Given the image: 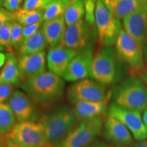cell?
<instances>
[{"label":"cell","mask_w":147,"mask_h":147,"mask_svg":"<svg viewBox=\"0 0 147 147\" xmlns=\"http://www.w3.org/2000/svg\"><path fill=\"white\" fill-rule=\"evenodd\" d=\"M5 59H6V55L4 53L0 52V68L4 65Z\"/></svg>","instance_id":"cell-37"},{"label":"cell","mask_w":147,"mask_h":147,"mask_svg":"<svg viewBox=\"0 0 147 147\" xmlns=\"http://www.w3.org/2000/svg\"><path fill=\"white\" fill-rule=\"evenodd\" d=\"M93 56V45L78 51L69 64L63 78L66 81L76 82L91 77Z\"/></svg>","instance_id":"cell-12"},{"label":"cell","mask_w":147,"mask_h":147,"mask_svg":"<svg viewBox=\"0 0 147 147\" xmlns=\"http://www.w3.org/2000/svg\"><path fill=\"white\" fill-rule=\"evenodd\" d=\"M86 147H108V146L106 143L103 142L102 141L95 140Z\"/></svg>","instance_id":"cell-36"},{"label":"cell","mask_w":147,"mask_h":147,"mask_svg":"<svg viewBox=\"0 0 147 147\" xmlns=\"http://www.w3.org/2000/svg\"><path fill=\"white\" fill-rule=\"evenodd\" d=\"M8 104L13 111L18 123L36 121L38 113L35 102L24 92L20 90L14 91Z\"/></svg>","instance_id":"cell-14"},{"label":"cell","mask_w":147,"mask_h":147,"mask_svg":"<svg viewBox=\"0 0 147 147\" xmlns=\"http://www.w3.org/2000/svg\"><path fill=\"white\" fill-rule=\"evenodd\" d=\"M13 22H9L0 27V45H1L8 53L12 51L11 34Z\"/></svg>","instance_id":"cell-27"},{"label":"cell","mask_w":147,"mask_h":147,"mask_svg":"<svg viewBox=\"0 0 147 147\" xmlns=\"http://www.w3.org/2000/svg\"><path fill=\"white\" fill-rule=\"evenodd\" d=\"M43 24V21H40L38 23L33 24V25H27V26H23V39H22V43L32 37L36 34L39 29L41 28Z\"/></svg>","instance_id":"cell-31"},{"label":"cell","mask_w":147,"mask_h":147,"mask_svg":"<svg viewBox=\"0 0 147 147\" xmlns=\"http://www.w3.org/2000/svg\"><path fill=\"white\" fill-rule=\"evenodd\" d=\"M117 54L115 49L104 47L93 56L91 78L104 85L115 81L118 75Z\"/></svg>","instance_id":"cell-8"},{"label":"cell","mask_w":147,"mask_h":147,"mask_svg":"<svg viewBox=\"0 0 147 147\" xmlns=\"http://www.w3.org/2000/svg\"><path fill=\"white\" fill-rule=\"evenodd\" d=\"M76 122L72 107L67 104L56 106L39 121L51 147L63 140L76 127Z\"/></svg>","instance_id":"cell-2"},{"label":"cell","mask_w":147,"mask_h":147,"mask_svg":"<svg viewBox=\"0 0 147 147\" xmlns=\"http://www.w3.org/2000/svg\"><path fill=\"white\" fill-rule=\"evenodd\" d=\"M44 11L29 10L21 8L14 13L15 21L23 26L33 25L40 21H43Z\"/></svg>","instance_id":"cell-25"},{"label":"cell","mask_w":147,"mask_h":147,"mask_svg":"<svg viewBox=\"0 0 147 147\" xmlns=\"http://www.w3.org/2000/svg\"><path fill=\"white\" fill-rule=\"evenodd\" d=\"M105 85L95 80L85 78L69 86L67 98L71 104L78 102H107Z\"/></svg>","instance_id":"cell-10"},{"label":"cell","mask_w":147,"mask_h":147,"mask_svg":"<svg viewBox=\"0 0 147 147\" xmlns=\"http://www.w3.org/2000/svg\"><path fill=\"white\" fill-rule=\"evenodd\" d=\"M103 132L104 138L108 142L118 147L131 145L133 141L129 130L122 123L110 115L104 120Z\"/></svg>","instance_id":"cell-15"},{"label":"cell","mask_w":147,"mask_h":147,"mask_svg":"<svg viewBox=\"0 0 147 147\" xmlns=\"http://www.w3.org/2000/svg\"><path fill=\"white\" fill-rule=\"evenodd\" d=\"M0 142L3 147H51L39 122L17 123Z\"/></svg>","instance_id":"cell-3"},{"label":"cell","mask_w":147,"mask_h":147,"mask_svg":"<svg viewBox=\"0 0 147 147\" xmlns=\"http://www.w3.org/2000/svg\"><path fill=\"white\" fill-rule=\"evenodd\" d=\"M4 50H5V48L3 47L1 45H0V52H1V51H3Z\"/></svg>","instance_id":"cell-39"},{"label":"cell","mask_w":147,"mask_h":147,"mask_svg":"<svg viewBox=\"0 0 147 147\" xmlns=\"http://www.w3.org/2000/svg\"><path fill=\"white\" fill-rule=\"evenodd\" d=\"M96 36L97 30L94 25L82 19L73 25L66 26L60 46L78 51L93 45Z\"/></svg>","instance_id":"cell-9"},{"label":"cell","mask_w":147,"mask_h":147,"mask_svg":"<svg viewBox=\"0 0 147 147\" xmlns=\"http://www.w3.org/2000/svg\"><path fill=\"white\" fill-rule=\"evenodd\" d=\"M23 26L17 22L14 21L12 28L11 34V42L12 49L18 50L22 44L23 39Z\"/></svg>","instance_id":"cell-29"},{"label":"cell","mask_w":147,"mask_h":147,"mask_svg":"<svg viewBox=\"0 0 147 147\" xmlns=\"http://www.w3.org/2000/svg\"><path fill=\"white\" fill-rule=\"evenodd\" d=\"M5 55V62L0 71V83L17 84L23 78L18 68V59L10 53Z\"/></svg>","instance_id":"cell-21"},{"label":"cell","mask_w":147,"mask_h":147,"mask_svg":"<svg viewBox=\"0 0 147 147\" xmlns=\"http://www.w3.org/2000/svg\"><path fill=\"white\" fill-rule=\"evenodd\" d=\"M3 0H0V8L3 7Z\"/></svg>","instance_id":"cell-40"},{"label":"cell","mask_w":147,"mask_h":147,"mask_svg":"<svg viewBox=\"0 0 147 147\" xmlns=\"http://www.w3.org/2000/svg\"><path fill=\"white\" fill-rule=\"evenodd\" d=\"M95 25L100 46L112 47L115 45L122 29L121 21L112 14L102 0L96 1Z\"/></svg>","instance_id":"cell-5"},{"label":"cell","mask_w":147,"mask_h":147,"mask_svg":"<svg viewBox=\"0 0 147 147\" xmlns=\"http://www.w3.org/2000/svg\"><path fill=\"white\" fill-rule=\"evenodd\" d=\"M18 65L22 77L25 80L39 76L46 71L45 51L32 55H19Z\"/></svg>","instance_id":"cell-17"},{"label":"cell","mask_w":147,"mask_h":147,"mask_svg":"<svg viewBox=\"0 0 147 147\" xmlns=\"http://www.w3.org/2000/svg\"><path fill=\"white\" fill-rule=\"evenodd\" d=\"M21 87L35 103L50 107L63 98L65 81L51 71L24 80Z\"/></svg>","instance_id":"cell-1"},{"label":"cell","mask_w":147,"mask_h":147,"mask_svg":"<svg viewBox=\"0 0 147 147\" xmlns=\"http://www.w3.org/2000/svg\"><path fill=\"white\" fill-rule=\"evenodd\" d=\"M42 29L47 45L49 47L53 48L60 46L63 39L66 29L63 16L43 22Z\"/></svg>","instance_id":"cell-18"},{"label":"cell","mask_w":147,"mask_h":147,"mask_svg":"<svg viewBox=\"0 0 147 147\" xmlns=\"http://www.w3.org/2000/svg\"><path fill=\"white\" fill-rule=\"evenodd\" d=\"M84 3V18L85 21L91 24L95 25V12L96 8L97 0H82Z\"/></svg>","instance_id":"cell-30"},{"label":"cell","mask_w":147,"mask_h":147,"mask_svg":"<svg viewBox=\"0 0 147 147\" xmlns=\"http://www.w3.org/2000/svg\"><path fill=\"white\" fill-rule=\"evenodd\" d=\"M47 45V40L41 27L34 36L21 44L18 49V55H27L42 52L45 51Z\"/></svg>","instance_id":"cell-22"},{"label":"cell","mask_w":147,"mask_h":147,"mask_svg":"<svg viewBox=\"0 0 147 147\" xmlns=\"http://www.w3.org/2000/svg\"><path fill=\"white\" fill-rule=\"evenodd\" d=\"M108 115L122 123L136 140H144L147 138V130L141 116V112L127 109L114 103L108 108Z\"/></svg>","instance_id":"cell-11"},{"label":"cell","mask_w":147,"mask_h":147,"mask_svg":"<svg viewBox=\"0 0 147 147\" xmlns=\"http://www.w3.org/2000/svg\"><path fill=\"white\" fill-rule=\"evenodd\" d=\"M77 121L102 116L107 109V102H78L72 104Z\"/></svg>","instance_id":"cell-19"},{"label":"cell","mask_w":147,"mask_h":147,"mask_svg":"<svg viewBox=\"0 0 147 147\" xmlns=\"http://www.w3.org/2000/svg\"><path fill=\"white\" fill-rule=\"evenodd\" d=\"M142 119H143V121H144V125H145V127H146V129L147 130V108L144 110Z\"/></svg>","instance_id":"cell-38"},{"label":"cell","mask_w":147,"mask_h":147,"mask_svg":"<svg viewBox=\"0 0 147 147\" xmlns=\"http://www.w3.org/2000/svg\"><path fill=\"white\" fill-rule=\"evenodd\" d=\"M78 51L61 46L51 48L47 53V61L49 71L60 77H63L69 64Z\"/></svg>","instance_id":"cell-16"},{"label":"cell","mask_w":147,"mask_h":147,"mask_svg":"<svg viewBox=\"0 0 147 147\" xmlns=\"http://www.w3.org/2000/svg\"><path fill=\"white\" fill-rule=\"evenodd\" d=\"M113 97L121 107L142 112L147 108V85L138 77H130L115 88Z\"/></svg>","instance_id":"cell-4"},{"label":"cell","mask_w":147,"mask_h":147,"mask_svg":"<svg viewBox=\"0 0 147 147\" xmlns=\"http://www.w3.org/2000/svg\"><path fill=\"white\" fill-rule=\"evenodd\" d=\"M123 29L138 41L147 45V3L123 19Z\"/></svg>","instance_id":"cell-13"},{"label":"cell","mask_w":147,"mask_h":147,"mask_svg":"<svg viewBox=\"0 0 147 147\" xmlns=\"http://www.w3.org/2000/svg\"><path fill=\"white\" fill-rule=\"evenodd\" d=\"M72 0H56L44 11L43 22L50 21L61 16H63L66 9Z\"/></svg>","instance_id":"cell-26"},{"label":"cell","mask_w":147,"mask_h":147,"mask_svg":"<svg viewBox=\"0 0 147 147\" xmlns=\"http://www.w3.org/2000/svg\"><path fill=\"white\" fill-rule=\"evenodd\" d=\"M14 92V85L0 83V104L5 103L6 101H8Z\"/></svg>","instance_id":"cell-32"},{"label":"cell","mask_w":147,"mask_h":147,"mask_svg":"<svg viewBox=\"0 0 147 147\" xmlns=\"http://www.w3.org/2000/svg\"><path fill=\"white\" fill-rule=\"evenodd\" d=\"M16 118L8 103L0 104V141L16 123Z\"/></svg>","instance_id":"cell-23"},{"label":"cell","mask_w":147,"mask_h":147,"mask_svg":"<svg viewBox=\"0 0 147 147\" xmlns=\"http://www.w3.org/2000/svg\"><path fill=\"white\" fill-rule=\"evenodd\" d=\"M24 0H3V7L10 12L15 13L21 8Z\"/></svg>","instance_id":"cell-34"},{"label":"cell","mask_w":147,"mask_h":147,"mask_svg":"<svg viewBox=\"0 0 147 147\" xmlns=\"http://www.w3.org/2000/svg\"><path fill=\"white\" fill-rule=\"evenodd\" d=\"M13 21H15L14 12H10L3 7L0 8V27L9 22Z\"/></svg>","instance_id":"cell-33"},{"label":"cell","mask_w":147,"mask_h":147,"mask_svg":"<svg viewBox=\"0 0 147 147\" xmlns=\"http://www.w3.org/2000/svg\"><path fill=\"white\" fill-rule=\"evenodd\" d=\"M56 0H24L22 8L29 10L45 11Z\"/></svg>","instance_id":"cell-28"},{"label":"cell","mask_w":147,"mask_h":147,"mask_svg":"<svg viewBox=\"0 0 147 147\" xmlns=\"http://www.w3.org/2000/svg\"><path fill=\"white\" fill-rule=\"evenodd\" d=\"M102 1L112 14L120 21L147 3V0H102Z\"/></svg>","instance_id":"cell-20"},{"label":"cell","mask_w":147,"mask_h":147,"mask_svg":"<svg viewBox=\"0 0 147 147\" xmlns=\"http://www.w3.org/2000/svg\"><path fill=\"white\" fill-rule=\"evenodd\" d=\"M129 147H147V141L145 140H137L132 142Z\"/></svg>","instance_id":"cell-35"},{"label":"cell","mask_w":147,"mask_h":147,"mask_svg":"<svg viewBox=\"0 0 147 147\" xmlns=\"http://www.w3.org/2000/svg\"><path fill=\"white\" fill-rule=\"evenodd\" d=\"M104 123L102 115L80 121L63 140L53 147H86L100 135Z\"/></svg>","instance_id":"cell-6"},{"label":"cell","mask_w":147,"mask_h":147,"mask_svg":"<svg viewBox=\"0 0 147 147\" xmlns=\"http://www.w3.org/2000/svg\"><path fill=\"white\" fill-rule=\"evenodd\" d=\"M117 56L134 69L140 73L145 69L144 46L128 34L123 29L121 30L115 43Z\"/></svg>","instance_id":"cell-7"},{"label":"cell","mask_w":147,"mask_h":147,"mask_svg":"<svg viewBox=\"0 0 147 147\" xmlns=\"http://www.w3.org/2000/svg\"><path fill=\"white\" fill-rule=\"evenodd\" d=\"M84 13L85 10L82 0H72L63 14L66 26L73 25L82 20Z\"/></svg>","instance_id":"cell-24"}]
</instances>
